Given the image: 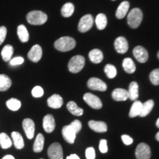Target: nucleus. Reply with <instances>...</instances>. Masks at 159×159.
<instances>
[{
  "mask_svg": "<svg viewBox=\"0 0 159 159\" xmlns=\"http://www.w3.org/2000/svg\"><path fill=\"white\" fill-rule=\"evenodd\" d=\"M17 34L21 42H27L29 40V33L25 25H21L17 28Z\"/></svg>",
  "mask_w": 159,
  "mask_h": 159,
  "instance_id": "obj_28",
  "label": "nucleus"
},
{
  "mask_svg": "<svg viewBox=\"0 0 159 159\" xmlns=\"http://www.w3.org/2000/svg\"><path fill=\"white\" fill-rule=\"evenodd\" d=\"M74 11L75 6L72 3H66L61 8V15L65 18H69L73 15Z\"/></svg>",
  "mask_w": 159,
  "mask_h": 159,
  "instance_id": "obj_32",
  "label": "nucleus"
},
{
  "mask_svg": "<svg viewBox=\"0 0 159 159\" xmlns=\"http://www.w3.org/2000/svg\"><path fill=\"white\" fill-rule=\"evenodd\" d=\"M99 151L102 153H106L108 152V146H107V141L105 139H101L99 142Z\"/></svg>",
  "mask_w": 159,
  "mask_h": 159,
  "instance_id": "obj_39",
  "label": "nucleus"
},
{
  "mask_svg": "<svg viewBox=\"0 0 159 159\" xmlns=\"http://www.w3.org/2000/svg\"><path fill=\"white\" fill-rule=\"evenodd\" d=\"M134 57L139 63H145L148 61L149 55L148 51L142 46H137L133 51Z\"/></svg>",
  "mask_w": 159,
  "mask_h": 159,
  "instance_id": "obj_11",
  "label": "nucleus"
},
{
  "mask_svg": "<svg viewBox=\"0 0 159 159\" xmlns=\"http://www.w3.org/2000/svg\"><path fill=\"white\" fill-rule=\"evenodd\" d=\"M66 159H80V158L76 154H71V156L66 157Z\"/></svg>",
  "mask_w": 159,
  "mask_h": 159,
  "instance_id": "obj_44",
  "label": "nucleus"
},
{
  "mask_svg": "<svg viewBox=\"0 0 159 159\" xmlns=\"http://www.w3.org/2000/svg\"><path fill=\"white\" fill-rule=\"evenodd\" d=\"M12 139H13V144H14L15 148L19 150L22 149L25 147V142H24V139L21 136V135L19 132H13L11 134Z\"/></svg>",
  "mask_w": 159,
  "mask_h": 159,
  "instance_id": "obj_22",
  "label": "nucleus"
},
{
  "mask_svg": "<svg viewBox=\"0 0 159 159\" xmlns=\"http://www.w3.org/2000/svg\"><path fill=\"white\" fill-rule=\"evenodd\" d=\"M89 57L91 62L94 63H99L102 62L103 60V54L102 51L98 49H94L90 51Z\"/></svg>",
  "mask_w": 159,
  "mask_h": 159,
  "instance_id": "obj_20",
  "label": "nucleus"
},
{
  "mask_svg": "<svg viewBox=\"0 0 159 159\" xmlns=\"http://www.w3.org/2000/svg\"><path fill=\"white\" fill-rule=\"evenodd\" d=\"M128 94L129 99L131 100L136 101L139 97V85L136 82H131L129 85L128 89Z\"/></svg>",
  "mask_w": 159,
  "mask_h": 159,
  "instance_id": "obj_21",
  "label": "nucleus"
},
{
  "mask_svg": "<svg viewBox=\"0 0 159 159\" xmlns=\"http://www.w3.org/2000/svg\"><path fill=\"white\" fill-rule=\"evenodd\" d=\"M44 145V137L41 134H39L35 138L34 144H33V151L35 152H40L43 150Z\"/></svg>",
  "mask_w": 159,
  "mask_h": 159,
  "instance_id": "obj_27",
  "label": "nucleus"
},
{
  "mask_svg": "<svg viewBox=\"0 0 159 159\" xmlns=\"http://www.w3.org/2000/svg\"><path fill=\"white\" fill-rule=\"evenodd\" d=\"M95 156H96V154H95V150L93 148H88L85 150V157H86V159H95Z\"/></svg>",
  "mask_w": 159,
  "mask_h": 159,
  "instance_id": "obj_38",
  "label": "nucleus"
},
{
  "mask_svg": "<svg viewBox=\"0 0 159 159\" xmlns=\"http://www.w3.org/2000/svg\"><path fill=\"white\" fill-rule=\"evenodd\" d=\"M47 104L52 108H60L63 104V98L59 94H53L47 99Z\"/></svg>",
  "mask_w": 159,
  "mask_h": 159,
  "instance_id": "obj_16",
  "label": "nucleus"
},
{
  "mask_svg": "<svg viewBox=\"0 0 159 159\" xmlns=\"http://www.w3.org/2000/svg\"><path fill=\"white\" fill-rule=\"evenodd\" d=\"M43 128L47 133H52L55 128V121L52 115L47 114L43 119Z\"/></svg>",
  "mask_w": 159,
  "mask_h": 159,
  "instance_id": "obj_15",
  "label": "nucleus"
},
{
  "mask_svg": "<svg viewBox=\"0 0 159 159\" xmlns=\"http://www.w3.org/2000/svg\"><path fill=\"white\" fill-rule=\"evenodd\" d=\"M2 159H15V158L13 156H11V155H7V156L3 157Z\"/></svg>",
  "mask_w": 159,
  "mask_h": 159,
  "instance_id": "obj_45",
  "label": "nucleus"
},
{
  "mask_svg": "<svg viewBox=\"0 0 159 159\" xmlns=\"http://www.w3.org/2000/svg\"><path fill=\"white\" fill-rule=\"evenodd\" d=\"M94 25V19L90 14L85 15L81 18L78 24V30L80 33L89 31Z\"/></svg>",
  "mask_w": 159,
  "mask_h": 159,
  "instance_id": "obj_6",
  "label": "nucleus"
},
{
  "mask_svg": "<svg viewBox=\"0 0 159 159\" xmlns=\"http://www.w3.org/2000/svg\"><path fill=\"white\" fill-rule=\"evenodd\" d=\"M13 54V47L11 45H6L2 50L1 55L4 61H10Z\"/></svg>",
  "mask_w": 159,
  "mask_h": 159,
  "instance_id": "obj_30",
  "label": "nucleus"
},
{
  "mask_svg": "<svg viewBox=\"0 0 159 159\" xmlns=\"http://www.w3.org/2000/svg\"><path fill=\"white\" fill-rule=\"evenodd\" d=\"M47 15L40 11H31L27 15V21L33 25H43L47 21Z\"/></svg>",
  "mask_w": 159,
  "mask_h": 159,
  "instance_id": "obj_2",
  "label": "nucleus"
},
{
  "mask_svg": "<svg viewBox=\"0 0 159 159\" xmlns=\"http://www.w3.org/2000/svg\"><path fill=\"white\" fill-rule=\"evenodd\" d=\"M27 56H28V58L33 62H39L40 60L41 59V57H42V49L40 47V45L35 44L33 46L30 50L29 51Z\"/></svg>",
  "mask_w": 159,
  "mask_h": 159,
  "instance_id": "obj_13",
  "label": "nucleus"
},
{
  "mask_svg": "<svg viewBox=\"0 0 159 159\" xmlns=\"http://www.w3.org/2000/svg\"><path fill=\"white\" fill-rule=\"evenodd\" d=\"M130 7V3L127 1L122 2L120 5H119L118 8L116 11V16L117 19H122L125 17V16L128 13V11Z\"/></svg>",
  "mask_w": 159,
  "mask_h": 159,
  "instance_id": "obj_19",
  "label": "nucleus"
},
{
  "mask_svg": "<svg viewBox=\"0 0 159 159\" xmlns=\"http://www.w3.org/2000/svg\"><path fill=\"white\" fill-rule=\"evenodd\" d=\"M88 87L90 89L95 91H105L107 90V85L105 83L101 80L100 79L97 78V77H91L88 80L87 83Z\"/></svg>",
  "mask_w": 159,
  "mask_h": 159,
  "instance_id": "obj_9",
  "label": "nucleus"
},
{
  "mask_svg": "<svg viewBox=\"0 0 159 159\" xmlns=\"http://www.w3.org/2000/svg\"><path fill=\"white\" fill-rule=\"evenodd\" d=\"M24 61H25V60H24L22 57H16L10 61V64L11 66L21 65L24 63Z\"/></svg>",
  "mask_w": 159,
  "mask_h": 159,
  "instance_id": "obj_40",
  "label": "nucleus"
},
{
  "mask_svg": "<svg viewBox=\"0 0 159 159\" xmlns=\"http://www.w3.org/2000/svg\"><path fill=\"white\" fill-rule=\"evenodd\" d=\"M6 105L11 111H17L19 110L21 106V102H20L19 99L15 98H11L8 99L6 102Z\"/></svg>",
  "mask_w": 159,
  "mask_h": 159,
  "instance_id": "obj_34",
  "label": "nucleus"
},
{
  "mask_svg": "<svg viewBox=\"0 0 159 159\" xmlns=\"http://www.w3.org/2000/svg\"><path fill=\"white\" fill-rule=\"evenodd\" d=\"M122 140L125 145H130L134 142L133 139L130 136H128V135H122Z\"/></svg>",
  "mask_w": 159,
  "mask_h": 159,
  "instance_id": "obj_43",
  "label": "nucleus"
},
{
  "mask_svg": "<svg viewBox=\"0 0 159 159\" xmlns=\"http://www.w3.org/2000/svg\"><path fill=\"white\" fill-rule=\"evenodd\" d=\"M158 57L159 58V51H158Z\"/></svg>",
  "mask_w": 159,
  "mask_h": 159,
  "instance_id": "obj_48",
  "label": "nucleus"
},
{
  "mask_svg": "<svg viewBox=\"0 0 159 159\" xmlns=\"http://www.w3.org/2000/svg\"><path fill=\"white\" fill-rule=\"evenodd\" d=\"M70 125L72 127V128L74 129L75 132H76V134L79 133L80 131L81 128H82V124H81L80 121L79 120L73 121V122L70 124Z\"/></svg>",
  "mask_w": 159,
  "mask_h": 159,
  "instance_id": "obj_41",
  "label": "nucleus"
},
{
  "mask_svg": "<svg viewBox=\"0 0 159 159\" xmlns=\"http://www.w3.org/2000/svg\"><path fill=\"white\" fill-rule=\"evenodd\" d=\"M114 47L116 51L120 54H124L128 50V43L125 38L120 36L115 40Z\"/></svg>",
  "mask_w": 159,
  "mask_h": 159,
  "instance_id": "obj_14",
  "label": "nucleus"
},
{
  "mask_svg": "<svg viewBox=\"0 0 159 159\" xmlns=\"http://www.w3.org/2000/svg\"><path fill=\"white\" fill-rule=\"evenodd\" d=\"M112 97L116 101H125L129 99L128 91L123 89H116L113 91Z\"/></svg>",
  "mask_w": 159,
  "mask_h": 159,
  "instance_id": "obj_18",
  "label": "nucleus"
},
{
  "mask_svg": "<svg viewBox=\"0 0 159 159\" xmlns=\"http://www.w3.org/2000/svg\"><path fill=\"white\" fill-rule=\"evenodd\" d=\"M83 99L89 106L94 109H100L102 107V103L100 99L91 93H86L83 95Z\"/></svg>",
  "mask_w": 159,
  "mask_h": 159,
  "instance_id": "obj_8",
  "label": "nucleus"
},
{
  "mask_svg": "<svg viewBox=\"0 0 159 159\" xmlns=\"http://www.w3.org/2000/svg\"><path fill=\"white\" fill-rule=\"evenodd\" d=\"M154 106V102L152 99H149V100L146 101L144 104H142V111H141V114L139 115V116L141 117H145L150 114L151 111L152 110Z\"/></svg>",
  "mask_w": 159,
  "mask_h": 159,
  "instance_id": "obj_29",
  "label": "nucleus"
},
{
  "mask_svg": "<svg viewBox=\"0 0 159 159\" xmlns=\"http://www.w3.org/2000/svg\"><path fill=\"white\" fill-rule=\"evenodd\" d=\"M32 95L35 98L41 97L43 95V89L41 86H35L32 90Z\"/></svg>",
  "mask_w": 159,
  "mask_h": 159,
  "instance_id": "obj_37",
  "label": "nucleus"
},
{
  "mask_svg": "<svg viewBox=\"0 0 159 159\" xmlns=\"http://www.w3.org/2000/svg\"><path fill=\"white\" fill-rule=\"evenodd\" d=\"M55 49L61 52H68L73 49L76 46V41L72 38L64 36L60 38L55 42Z\"/></svg>",
  "mask_w": 159,
  "mask_h": 159,
  "instance_id": "obj_1",
  "label": "nucleus"
},
{
  "mask_svg": "<svg viewBox=\"0 0 159 159\" xmlns=\"http://www.w3.org/2000/svg\"><path fill=\"white\" fill-rule=\"evenodd\" d=\"M22 127L27 139H32L35 134V123L31 119H25L22 122Z\"/></svg>",
  "mask_w": 159,
  "mask_h": 159,
  "instance_id": "obj_10",
  "label": "nucleus"
},
{
  "mask_svg": "<svg viewBox=\"0 0 159 159\" xmlns=\"http://www.w3.org/2000/svg\"><path fill=\"white\" fill-rule=\"evenodd\" d=\"M0 146L2 149H8L12 146V140L5 133L0 134Z\"/></svg>",
  "mask_w": 159,
  "mask_h": 159,
  "instance_id": "obj_33",
  "label": "nucleus"
},
{
  "mask_svg": "<svg viewBox=\"0 0 159 159\" xmlns=\"http://www.w3.org/2000/svg\"><path fill=\"white\" fill-rule=\"evenodd\" d=\"M41 159H43V158H41Z\"/></svg>",
  "mask_w": 159,
  "mask_h": 159,
  "instance_id": "obj_50",
  "label": "nucleus"
},
{
  "mask_svg": "<svg viewBox=\"0 0 159 159\" xmlns=\"http://www.w3.org/2000/svg\"><path fill=\"white\" fill-rule=\"evenodd\" d=\"M137 159H150L151 157L150 148L145 143H140L136 149Z\"/></svg>",
  "mask_w": 159,
  "mask_h": 159,
  "instance_id": "obj_7",
  "label": "nucleus"
},
{
  "mask_svg": "<svg viewBox=\"0 0 159 159\" xmlns=\"http://www.w3.org/2000/svg\"><path fill=\"white\" fill-rule=\"evenodd\" d=\"M156 126L159 128V118L157 119V121H156Z\"/></svg>",
  "mask_w": 159,
  "mask_h": 159,
  "instance_id": "obj_47",
  "label": "nucleus"
},
{
  "mask_svg": "<svg viewBox=\"0 0 159 159\" xmlns=\"http://www.w3.org/2000/svg\"><path fill=\"white\" fill-rule=\"evenodd\" d=\"M7 35V28L4 26L0 27V45H2L5 41V39Z\"/></svg>",
  "mask_w": 159,
  "mask_h": 159,
  "instance_id": "obj_42",
  "label": "nucleus"
},
{
  "mask_svg": "<svg viewBox=\"0 0 159 159\" xmlns=\"http://www.w3.org/2000/svg\"><path fill=\"white\" fill-rule=\"evenodd\" d=\"M156 139L157 141H158V142H159V132L157 133V134L156 136Z\"/></svg>",
  "mask_w": 159,
  "mask_h": 159,
  "instance_id": "obj_46",
  "label": "nucleus"
},
{
  "mask_svg": "<svg viewBox=\"0 0 159 159\" xmlns=\"http://www.w3.org/2000/svg\"><path fill=\"white\" fill-rule=\"evenodd\" d=\"M150 80L153 85H159V69H154L151 71L150 74Z\"/></svg>",
  "mask_w": 159,
  "mask_h": 159,
  "instance_id": "obj_36",
  "label": "nucleus"
},
{
  "mask_svg": "<svg viewBox=\"0 0 159 159\" xmlns=\"http://www.w3.org/2000/svg\"><path fill=\"white\" fill-rule=\"evenodd\" d=\"M47 154L49 159H63V149L59 143H53L49 147Z\"/></svg>",
  "mask_w": 159,
  "mask_h": 159,
  "instance_id": "obj_5",
  "label": "nucleus"
},
{
  "mask_svg": "<svg viewBox=\"0 0 159 159\" xmlns=\"http://www.w3.org/2000/svg\"><path fill=\"white\" fill-rule=\"evenodd\" d=\"M95 23H96L97 29L99 30H104L106 27L107 23H108L106 16L103 14V13H99L97 16L96 19H95Z\"/></svg>",
  "mask_w": 159,
  "mask_h": 159,
  "instance_id": "obj_31",
  "label": "nucleus"
},
{
  "mask_svg": "<svg viewBox=\"0 0 159 159\" xmlns=\"http://www.w3.org/2000/svg\"><path fill=\"white\" fill-rule=\"evenodd\" d=\"M113 1H115V0H113Z\"/></svg>",
  "mask_w": 159,
  "mask_h": 159,
  "instance_id": "obj_49",
  "label": "nucleus"
},
{
  "mask_svg": "<svg viewBox=\"0 0 159 159\" xmlns=\"http://www.w3.org/2000/svg\"><path fill=\"white\" fill-rule=\"evenodd\" d=\"M12 81L6 75H0V91H7L11 88Z\"/></svg>",
  "mask_w": 159,
  "mask_h": 159,
  "instance_id": "obj_25",
  "label": "nucleus"
},
{
  "mask_svg": "<svg viewBox=\"0 0 159 159\" xmlns=\"http://www.w3.org/2000/svg\"><path fill=\"white\" fill-rule=\"evenodd\" d=\"M66 108L68 109V111L71 113V114L75 115V116H82L83 114V110L82 108H79L77 106V105L73 101H70L67 103L66 105Z\"/></svg>",
  "mask_w": 159,
  "mask_h": 159,
  "instance_id": "obj_26",
  "label": "nucleus"
},
{
  "mask_svg": "<svg viewBox=\"0 0 159 159\" xmlns=\"http://www.w3.org/2000/svg\"><path fill=\"white\" fill-rule=\"evenodd\" d=\"M143 19L142 11L139 8H134L130 11L128 16V23L132 28H137Z\"/></svg>",
  "mask_w": 159,
  "mask_h": 159,
  "instance_id": "obj_3",
  "label": "nucleus"
},
{
  "mask_svg": "<svg viewBox=\"0 0 159 159\" xmlns=\"http://www.w3.org/2000/svg\"><path fill=\"white\" fill-rule=\"evenodd\" d=\"M62 134L63 139L69 144H74L76 139V132L70 125H66L62 129Z\"/></svg>",
  "mask_w": 159,
  "mask_h": 159,
  "instance_id": "obj_12",
  "label": "nucleus"
},
{
  "mask_svg": "<svg viewBox=\"0 0 159 159\" xmlns=\"http://www.w3.org/2000/svg\"><path fill=\"white\" fill-rule=\"evenodd\" d=\"M85 58L82 55H76L72 57L69 61L68 68L71 73H78L85 66Z\"/></svg>",
  "mask_w": 159,
  "mask_h": 159,
  "instance_id": "obj_4",
  "label": "nucleus"
},
{
  "mask_svg": "<svg viewBox=\"0 0 159 159\" xmlns=\"http://www.w3.org/2000/svg\"><path fill=\"white\" fill-rule=\"evenodd\" d=\"M142 108V103L140 101L136 100L134 102V104L131 106L130 113H129V116L130 118H134V117L138 116L140 115L141 111Z\"/></svg>",
  "mask_w": 159,
  "mask_h": 159,
  "instance_id": "obj_24",
  "label": "nucleus"
},
{
  "mask_svg": "<svg viewBox=\"0 0 159 159\" xmlns=\"http://www.w3.org/2000/svg\"><path fill=\"white\" fill-rule=\"evenodd\" d=\"M104 71L105 75H107V77L110 79L114 78V77L116 76V74H117L116 67H115L114 65H111V64H107L105 66Z\"/></svg>",
  "mask_w": 159,
  "mask_h": 159,
  "instance_id": "obj_35",
  "label": "nucleus"
},
{
  "mask_svg": "<svg viewBox=\"0 0 159 159\" xmlns=\"http://www.w3.org/2000/svg\"><path fill=\"white\" fill-rule=\"evenodd\" d=\"M89 126L91 130L97 133H105L108 130L107 125L104 122H100V121H89Z\"/></svg>",
  "mask_w": 159,
  "mask_h": 159,
  "instance_id": "obj_17",
  "label": "nucleus"
},
{
  "mask_svg": "<svg viewBox=\"0 0 159 159\" xmlns=\"http://www.w3.org/2000/svg\"><path fill=\"white\" fill-rule=\"evenodd\" d=\"M122 66L125 71L128 74H133L136 71V65L132 59L130 57H126L123 60Z\"/></svg>",
  "mask_w": 159,
  "mask_h": 159,
  "instance_id": "obj_23",
  "label": "nucleus"
}]
</instances>
